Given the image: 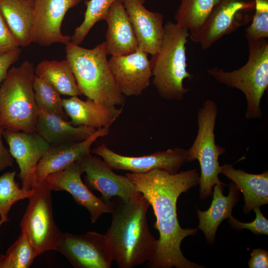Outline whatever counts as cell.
Masks as SVG:
<instances>
[{"label":"cell","mask_w":268,"mask_h":268,"mask_svg":"<svg viewBox=\"0 0 268 268\" xmlns=\"http://www.w3.org/2000/svg\"><path fill=\"white\" fill-rule=\"evenodd\" d=\"M126 176L141 193L153 210L156 222L154 229L159 232L157 247L153 259L147 262L149 268H202V266L190 261L181 250L182 240L195 236L197 228L183 229L177 215V201L180 195L199 184L197 169L175 174L155 169L145 173H129Z\"/></svg>","instance_id":"6da1fadb"},{"label":"cell","mask_w":268,"mask_h":268,"mask_svg":"<svg viewBox=\"0 0 268 268\" xmlns=\"http://www.w3.org/2000/svg\"><path fill=\"white\" fill-rule=\"evenodd\" d=\"M108 203L112 219L105 236L118 267L133 268L150 261L157 240L148 227L149 204L143 194L137 191L127 201L115 197Z\"/></svg>","instance_id":"7a4b0ae2"},{"label":"cell","mask_w":268,"mask_h":268,"mask_svg":"<svg viewBox=\"0 0 268 268\" xmlns=\"http://www.w3.org/2000/svg\"><path fill=\"white\" fill-rule=\"evenodd\" d=\"M66 59L82 93L97 103L124 105L126 97L120 91L111 70L104 42L92 49L71 41L66 45Z\"/></svg>","instance_id":"3957f363"},{"label":"cell","mask_w":268,"mask_h":268,"mask_svg":"<svg viewBox=\"0 0 268 268\" xmlns=\"http://www.w3.org/2000/svg\"><path fill=\"white\" fill-rule=\"evenodd\" d=\"M189 31L171 21L164 25L160 50L150 60L152 83L159 95L167 100H181L190 90L183 85L185 79L194 75L188 71L186 44Z\"/></svg>","instance_id":"277c9868"},{"label":"cell","mask_w":268,"mask_h":268,"mask_svg":"<svg viewBox=\"0 0 268 268\" xmlns=\"http://www.w3.org/2000/svg\"><path fill=\"white\" fill-rule=\"evenodd\" d=\"M32 63L11 67L0 86V126L3 130L35 132L38 116Z\"/></svg>","instance_id":"5b68a950"},{"label":"cell","mask_w":268,"mask_h":268,"mask_svg":"<svg viewBox=\"0 0 268 268\" xmlns=\"http://www.w3.org/2000/svg\"><path fill=\"white\" fill-rule=\"evenodd\" d=\"M248 42V59L241 67L227 71L215 67L207 72L218 82L244 93L247 103L245 118L252 119L263 115L260 104L268 87V41L263 38Z\"/></svg>","instance_id":"8992f818"},{"label":"cell","mask_w":268,"mask_h":268,"mask_svg":"<svg viewBox=\"0 0 268 268\" xmlns=\"http://www.w3.org/2000/svg\"><path fill=\"white\" fill-rule=\"evenodd\" d=\"M217 115L216 103L207 99L198 111V134L188 149L187 162L198 160L200 165L199 197L201 200L212 196V188L215 184L223 183L218 177L221 168L218 158L226 150L215 143L214 131Z\"/></svg>","instance_id":"52a82bcc"},{"label":"cell","mask_w":268,"mask_h":268,"mask_svg":"<svg viewBox=\"0 0 268 268\" xmlns=\"http://www.w3.org/2000/svg\"><path fill=\"white\" fill-rule=\"evenodd\" d=\"M33 195L20 223L37 256L55 250L63 233L56 225L53 214L51 189L46 182L34 185Z\"/></svg>","instance_id":"ba28073f"},{"label":"cell","mask_w":268,"mask_h":268,"mask_svg":"<svg viewBox=\"0 0 268 268\" xmlns=\"http://www.w3.org/2000/svg\"><path fill=\"white\" fill-rule=\"evenodd\" d=\"M254 9V0H220L190 38L203 49L209 48L223 36L250 22Z\"/></svg>","instance_id":"9c48e42d"},{"label":"cell","mask_w":268,"mask_h":268,"mask_svg":"<svg viewBox=\"0 0 268 268\" xmlns=\"http://www.w3.org/2000/svg\"><path fill=\"white\" fill-rule=\"evenodd\" d=\"M91 152L101 157L113 170L138 174L159 169L175 174L187 162L188 156V149L180 147L158 151L142 156H128L113 151L104 143Z\"/></svg>","instance_id":"30bf717a"},{"label":"cell","mask_w":268,"mask_h":268,"mask_svg":"<svg viewBox=\"0 0 268 268\" xmlns=\"http://www.w3.org/2000/svg\"><path fill=\"white\" fill-rule=\"evenodd\" d=\"M56 251L74 268H110L113 261L105 235L93 231L81 235L63 233Z\"/></svg>","instance_id":"8fae6325"},{"label":"cell","mask_w":268,"mask_h":268,"mask_svg":"<svg viewBox=\"0 0 268 268\" xmlns=\"http://www.w3.org/2000/svg\"><path fill=\"white\" fill-rule=\"evenodd\" d=\"M82 0H34L32 42L42 46L53 44L66 45L71 36L64 35L61 27L64 17L70 8Z\"/></svg>","instance_id":"7c38bea8"},{"label":"cell","mask_w":268,"mask_h":268,"mask_svg":"<svg viewBox=\"0 0 268 268\" xmlns=\"http://www.w3.org/2000/svg\"><path fill=\"white\" fill-rule=\"evenodd\" d=\"M84 170L78 161L64 169L49 175L44 180L52 191H66L75 202L86 208L92 223H95L104 213H110L111 207L108 203L96 197L82 182Z\"/></svg>","instance_id":"4fadbf2b"},{"label":"cell","mask_w":268,"mask_h":268,"mask_svg":"<svg viewBox=\"0 0 268 268\" xmlns=\"http://www.w3.org/2000/svg\"><path fill=\"white\" fill-rule=\"evenodd\" d=\"M148 54L139 48L126 55L111 56L109 64L117 84L125 97L141 95L150 84Z\"/></svg>","instance_id":"5bb4252c"},{"label":"cell","mask_w":268,"mask_h":268,"mask_svg":"<svg viewBox=\"0 0 268 268\" xmlns=\"http://www.w3.org/2000/svg\"><path fill=\"white\" fill-rule=\"evenodd\" d=\"M11 155L20 170L18 177L22 188L31 189L37 165L50 147V145L37 132L3 130Z\"/></svg>","instance_id":"9a60e30c"},{"label":"cell","mask_w":268,"mask_h":268,"mask_svg":"<svg viewBox=\"0 0 268 268\" xmlns=\"http://www.w3.org/2000/svg\"><path fill=\"white\" fill-rule=\"evenodd\" d=\"M78 161L86 174L85 179L87 186L99 192L105 202L108 203L115 197L127 201L137 192L134 184L127 176L116 174L104 160L90 153Z\"/></svg>","instance_id":"2e32d148"},{"label":"cell","mask_w":268,"mask_h":268,"mask_svg":"<svg viewBox=\"0 0 268 268\" xmlns=\"http://www.w3.org/2000/svg\"><path fill=\"white\" fill-rule=\"evenodd\" d=\"M109 130L108 127L99 128L83 140L50 146L37 165L32 187L42 182L49 175L64 169L90 154L92 145L99 137L107 135Z\"/></svg>","instance_id":"e0dca14e"},{"label":"cell","mask_w":268,"mask_h":268,"mask_svg":"<svg viewBox=\"0 0 268 268\" xmlns=\"http://www.w3.org/2000/svg\"><path fill=\"white\" fill-rule=\"evenodd\" d=\"M134 32L138 48L153 55L161 49L163 36V16L147 9L145 0H121Z\"/></svg>","instance_id":"ac0fdd59"},{"label":"cell","mask_w":268,"mask_h":268,"mask_svg":"<svg viewBox=\"0 0 268 268\" xmlns=\"http://www.w3.org/2000/svg\"><path fill=\"white\" fill-rule=\"evenodd\" d=\"M105 20L108 26L104 42L107 55H126L136 51L137 39L121 0L112 3Z\"/></svg>","instance_id":"d6986e66"},{"label":"cell","mask_w":268,"mask_h":268,"mask_svg":"<svg viewBox=\"0 0 268 268\" xmlns=\"http://www.w3.org/2000/svg\"><path fill=\"white\" fill-rule=\"evenodd\" d=\"M63 105L71 125L95 129L110 128L123 111L115 106L99 103L88 98L83 100L77 96L63 99Z\"/></svg>","instance_id":"ffe728a7"},{"label":"cell","mask_w":268,"mask_h":268,"mask_svg":"<svg viewBox=\"0 0 268 268\" xmlns=\"http://www.w3.org/2000/svg\"><path fill=\"white\" fill-rule=\"evenodd\" d=\"M224 183L216 184L213 187V199L209 208L205 211L197 210L199 224L198 228L204 233L207 243L212 244L220 224L232 215L233 208L239 200V190L233 182L229 184V193L224 196Z\"/></svg>","instance_id":"44dd1931"},{"label":"cell","mask_w":268,"mask_h":268,"mask_svg":"<svg viewBox=\"0 0 268 268\" xmlns=\"http://www.w3.org/2000/svg\"><path fill=\"white\" fill-rule=\"evenodd\" d=\"M220 173L231 180L243 193L245 201L243 210L245 214L268 203V171L259 174L248 173L225 163L221 166Z\"/></svg>","instance_id":"7402d4cb"},{"label":"cell","mask_w":268,"mask_h":268,"mask_svg":"<svg viewBox=\"0 0 268 268\" xmlns=\"http://www.w3.org/2000/svg\"><path fill=\"white\" fill-rule=\"evenodd\" d=\"M95 131V128L74 126L59 116L38 111L35 132L50 146L81 141L91 136Z\"/></svg>","instance_id":"603a6c76"},{"label":"cell","mask_w":268,"mask_h":268,"mask_svg":"<svg viewBox=\"0 0 268 268\" xmlns=\"http://www.w3.org/2000/svg\"><path fill=\"white\" fill-rule=\"evenodd\" d=\"M0 11L20 47L32 43L34 0H0Z\"/></svg>","instance_id":"cb8c5ba5"},{"label":"cell","mask_w":268,"mask_h":268,"mask_svg":"<svg viewBox=\"0 0 268 268\" xmlns=\"http://www.w3.org/2000/svg\"><path fill=\"white\" fill-rule=\"evenodd\" d=\"M35 73L36 76L47 80L60 94L70 97L82 94L67 59L43 60L35 67Z\"/></svg>","instance_id":"d4e9b609"},{"label":"cell","mask_w":268,"mask_h":268,"mask_svg":"<svg viewBox=\"0 0 268 268\" xmlns=\"http://www.w3.org/2000/svg\"><path fill=\"white\" fill-rule=\"evenodd\" d=\"M220 0H181L174 16L176 23L187 29L190 35L196 32Z\"/></svg>","instance_id":"484cf974"},{"label":"cell","mask_w":268,"mask_h":268,"mask_svg":"<svg viewBox=\"0 0 268 268\" xmlns=\"http://www.w3.org/2000/svg\"><path fill=\"white\" fill-rule=\"evenodd\" d=\"M16 171L6 172L0 176V219L5 222L9 220L8 212L17 201L30 198L33 188H20L15 180Z\"/></svg>","instance_id":"4316f807"},{"label":"cell","mask_w":268,"mask_h":268,"mask_svg":"<svg viewBox=\"0 0 268 268\" xmlns=\"http://www.w3.org/2000/svg\"><path fill=\"white\" fill-rule=\"evenodd\" d=\"M37 256L27 236L21 231L6 253L0 255V268H28Z\"/></svg>","instance_id":"83f0119b"},{"label":"cell","mask_w":268,"mask_h":268,"mask_svg":"<svg viewBox=\"0 0 268 268\" xmlns=\"http://www.w3.org/2000/svg\"><path fill=\"white\" fill-rule=\"evenodd\" d=\"M35 100L38 111L52 113L66 119L60 93L46 79L36 76L33 81Z\"/></svg>","instance_id":"f1b7e54d"},{"label":"cell","mask_w":268,"mask_h":268,"mask_svg":"<svg viewBox=\"0 0 268 268\" xmlns=\"http://www.w3.org/2000/svg\"><path fill=\"white\" fill-rule=\"evenodd\" d=\"M117 0H87L84 1L86 10L84 20L74 30L71 41L80 45L90 30L98 22L105 20L112 3Z\"/></svg>","instance_id":"f546056e"},{"label":"cell","mask_w":268,"mask_h":268,"mask_svg":"<svg viewBox=\"0 0 268 268\" xmlns=\"http://www.w3.org/2000/svg\"><path fill=\"white\" fill-rule=\"evenodd\" d=\"M255 9L250 25L246 29L248 41L268 37V0H254Z\"/></svg>","instance_id":"4dcf8cb0"},{"label":"cell","mask_w":268,"mask_h":268,"mask_svg":"<svg viewBox=\"0 0 268 268\" xmlns=\"http://www.w3.org/2000/svg\"><path fill=\"white\" fill-rule=\"evenodd\" d=\"M255 219L251 222H242L234 217L228 218V222L231 226L239 231L246 229L250 230L255 235H268V219L262 213L260 207H255Z\"/></svg>","instance_id":"1f68e13d"},{"label":"cell","mask_w":268,"mask_h":268,"mask_svg":"<svg viewBox=\"0 0 268 268\" xmlns=\"http://www.w3.org/2000/svg\"><path fill=\"white\" fill-rule=\"evenodd\" d=\"M20 45L13 34L0 11V55L20 48Z\"/></svg>","instance_id":"d6a6232c"},{"label":"cell","mask_w":268,"mask_h":268,"mask_svg":"<svg viewBox=\"0 0 268 268\" xmlns=\"http://www.w3.org/2000/svg\"><path fill=\"white\" fill-rule=\"evenodd\" d=\"M21 51V48H19L0 55V86L6 76L11 66L19 59Z\"/></svg>","instance_id":"836d02e7"},{"label":"cell","mask_w":268,"mask_h":268,"mask_svg":"<svg viewBox=\"0 0 268 268\" xmlns=\"http://www.w3.org/2000/svg\"><path fill=\"white\" fill-rule=\"evenodd\" d=\"M249 268H268V252L262 249H255L248 261Z\"/></svg>","instance_id":"e575fe53"},{"label":"cell","mask_w":268,"mask_h":268,"mask_svg":"<svg viewBox=\"0 0 268 268\" xmlns=\"http://www.w3.org/2000/svg\"><path fill=\"white\" fill-rule=\"evenodd\" d=\"M3 130L0 126V172L9 167H12L14 158L4 146L2 140Z\"/></svg>","instance_id":"d590c367"},{"label":"cell","mask_w":268,"mask_h":268,"mask_svg":"<svg viewBox=\"0 0 268 268\" xmlns=\"http://www.w3.org/2000/svg\"><path fill=\"white\" fill-rule=\"evenodd\" d=\"M4 222H5L3 220L0 219V227Z\"/></svg>","instance_id":"8d00e7d4"}]
</instances>
